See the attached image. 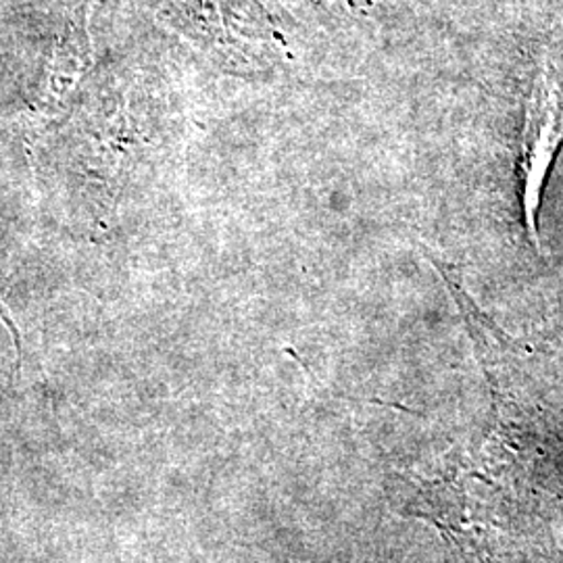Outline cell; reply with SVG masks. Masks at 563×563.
<instances>
[{"mask_svg":"<svg viewBox=\"0 0 563 563\" xmlns=\"http://www.w3.org/2000/svg\"><path fill=\"white\" fill-rule=\"evenodd\" d=\"M563 142V90L543 71L534 84L526 109L522 134V205L526 230L539 249V207L549 167Z\"/></svg>","mask_w":563,"mask_h":563,"instance_id":"1","label":"cell"}]
</instances>
